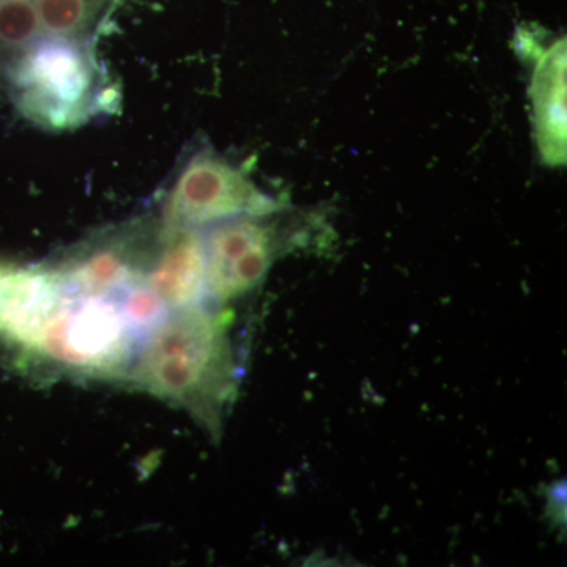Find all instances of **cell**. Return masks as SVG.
<instances>
[{
    "label": "cell",
    "mask_w": 567,
    "mask_h": 567,
    "mask_svg": "<svg viewBox=\"0 0 567 567\" xmlns=\"http://www.w3.org/2000/svg\"><path fill=\"white\" fill-rule=\"evenodd\" d=\"M0 70L18 111L48 132L81 128L117 104V87L91 41L43 35Z\"/></svg>",
    "instance_id": "2"
},
{
    "label": "cell",
    "mask_w": 567,
    "mask_h": 567,
    "mask_svg": "<svg viewBox=\"0 0 567 567\" xmlns=\"http://www.w3.org/2000/svg\"><path fill=\"white\" fill-rule=\"evenodd\" d=\"M147 284L167 309L203 305L208 295L204 233L169 229L163 224L162 241L148 270Z\"/></svg>",
    "instance_id": "5"
},
{
    "label": "cell",
    "mask_w": 567,
    "mask_h": 567,
    "mask_svg": "<svg viewBox=\"0 0 567 567\" xmlns=\"http://www.w3.org/2000/svg\"><path fill=\"white\" fill-rule=\"evenodd\" d=\"M268 216L227 219L204 233L208 295L219 303L256 289L281 251V235Z\"/></svg>",
    "instance_id": "4"
},
{
    "label": "cell",
    "mask_w": 567,
    "mask_h": 567,
    "mask_svg": "<svg viewBox=\"0 0 567 567\" xmlns=\"http://www.w3.org/2000/svg\"><path fill=\"white\" fill-rule=\"evenodd\" d=\"M43 35L35 0H0V63Z\"/></svg>",
    "instance_id": "7"
},
{
    "label": "cell",
    "mask_w": 567,
    "mask_h": 567,
    "mask_svg": "<svg viewBox=\"0 0 567 567\" xmlns=\"http://www.w3.org/2000/svg\"><path fill=\"white\" fill-rule=\"evenodd\" d=\"M281 204L244 169L213 148L188 156L167 189L162 223L169 229H200L240 216L275 215Z\"/></svg>",
    "instance_id": "3"
},
{
    "label": "cell",
    "mask_w": 567,
    "mask_h": 567,
    "mask_svg": "<svg viewBox=\"0 0 567 567\" xmlns=\"http://www.w3.org/2000/svg\"><path fill=\"white\" fill-rule=\"evenodd\" d=\"M134 382L188 410L212 435L237 388L227 322L203 305L173 309L153 328L133 365Z\"/></svg>",
    "instance_id": "1"
},
{
    "label": "cell",
    "mask_w": 567,
    "mask_h": 567,
    "mask_svg": "<svg viewBox=\"0 0 567 567\" xmlns=\"http://www.w3.org/2000/svg\"><path fill=\"white\" fill-rule=\"evenodd\" d=\"M536 141L551 166L566 162V43L559 40L537 63L533 81Z\"/></svg>",
    "instance_id": "6"
}]
</instances>
